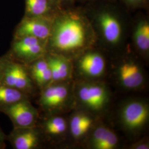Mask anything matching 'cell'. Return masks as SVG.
<instances>
[{
  "label": "cell",
  "instance_id": "obj_8",
  "mask_svg": "<svg viewBox=\"0 0 149 149\" xmlns=\"http://www.w3.org/2000/svg\"><path fill=\"white\" fill-rule=\"evenodd\" d=\"M39 135L33 127L14 128L8 139L13 149H32L39 144Z\"/></svg>",
  "mask_w": 149,
  "mask_h": 149
},
{
  "label": "cell",
  "instance_id": "obj_12",
  "mask_svg": "<svg viewBox=\"0 0 149 149\" xmlns=\"http://www.w3.org/2000/svg\"><path fill=\"white\" fill-rule=\"evenodd\" d=\"M81 71L92 77L101 76L105 69V61L100 54L89 53L84 55L79 63Z\"/></svg>",
  "mask_w": 149,
  "mask_h": 149
},
{
  "label": "cell",
  "instance_id": "obj_13",
  "mask_svg": "<svg viewBox=\"0 0 149 149\" xmlns=\"http://www.w3.org/2000/svg\"><path fill=\"white\" fill-rule=\"evenodd\" d=\"M51 71L52 81H59L67 78L70 68L68 61L59 56H49L47 59Z\"/></svg>",
  "mask_w": 149,
  "mask_h": 149
},
{
  "label": "cell",
  "instance_id": "obj_11",
  "mask_svg": "<svg viewBox=\"0 0 149 149\" xmlns=\"http://www.w3.org/2000/svg\"><path fill=\"white\" fill-rule=\"evenodd\" d=\"M120 81L128 88H137L144 81L141 71L136 64L128 62L122 64L119 70Z\"/></svg>",
  "mask_w": 149,
  "mask_h": 149
},
{
  "label": "cell",
  "instance_id": "obj_9",
  "mask_svg": "<svg viewBox=\"0 0 149 149\" xmlns=\"http://www.w3.org/2000/svg\"><path fill=\"white\" fill-rule=\"evenodd\" d=\"M99 23L106 41L113 44L119 42L122 36V27L115 16L108 12H103L99 16Z\"/></svg>",
  "mask_w": 149,
  "mask_h": 149
},
{
  "label": "cell",
  "instance_id": "obj_5",
  "mask_svg": "<svg viewBox=\"0 0 149 149\" xmlns=\"http://www.w3.org/2000/svg\"><path fill=\"white\" fill-rule=\"evenodd\" d=\"M2 84L27 93L32 90V80L26 68L11 60L7 66Z\"/></svg>",
  "mask_w": 149,
  "mask_h": 149
},
{
  "label": "cell",
  "instance_id": "obj_7",
  "mask_svg": "<svg viewBox=\"0 0 149 149\" xmlns=\"http://www.w3.org/2000/svg\"><path fill=\"white\" fill-rule=\"evenodd\" d=\"M79 97L86 106L94 110H99L106 104L107 93L102 86L88 84L82 86L79 89Z\"/></svg>",
  "mask_w": 149,
  "mask_h": 149
},
{
  "label": "cell",
  "instance_id": "obj_19",
  "mask_svg": "<svg viewBox=\"0 0 149 149\" xmlns=\"http://www.w3.org/2000/svg\"><path fill=\"white\" fill-rule=\"evenodd\" d=\"M117 144V136L113 132L108 129L101 141L95 148L97 149H112Z\"/></svg>",
  "mask_w": 149,
  "mask_h": 149
},
{
  "label": "cell",
  "instance_id": "obj_15",
  "mask_svg": "<svg viewBox=\"0 0 149 149\" xmlns=\"http://www.w3.org/2000/svg\"><path fill=\"white\" fill-rule=\"evenodd\" d=\"M92 120L84 114H78L72 118L70 129L72 135L76 138L84 135L90 128Z\"/></svg>",
  "mask_w": 149,
  "mask_h": 149
},
{
  "label": "cell",
  "instance_id": "obj_20",
  "mask_svg": "<svg viewBox=\"0 0 149 149\" xmlns=\"http://www.w3.org/2000/svg\"><path fill=\"white\" fill-rule=\"evenodd\" d=\"M11 60V55L8 54L0 57V85L2 84L7 66Z\"/></svg>",
  "mask_w": 149,
  "mask_h": 149
},
{
  "label": "cell",
  "instance_id": "obj_10",
  "mask_svg": "<svg viewBox=\"0 0 149 149\" xmlns=\"http://www.w3.org/2000/svg\"><path fill=\"white\" fill-rule=\"evenodd\" d=\"M68 95V89L64 86H49L43 91L40 104L44 108L54 109L61 105Z\"/></svg>",
  "mask_w": 149,
  "mask_h": 149
},
{
  "label": "cell",
  "instance_id": "obj_16",
  "mask_svg": "<svg viewBox=\"0 0 149 149\" xmlns=\"http://www.w3.org/2000/svg\"><path fill=\"white\" fill-rule=\"evenodd\" d=\"M134 40L139 49L144 52L149 50V25L147 22H141L139 24L134 34Z\"/></svg>",
  "mask_w": 149,
  "mask_h": 149
},
{
  "label": "cell",
  "instance_id": "obj_4",
  "mask_svg": "<svg viewBox=\"0 0 149 149\" xmlns=\"http://www.w3.org/2000/svg\"><path fill=\"white\" fill-rule=\"evenodd\" d=\"M52 24L42 17H28L24 18L16 30V37H33L45 41L49 38Z\"/></svg>",
  "mask_w": 149,
  "mask_h": 149
},
{
  "label": "cell",
  "instance_id": "obj_14",
  "mask_svg": "<svg viewBox=\"0 0 149 149\" xmlns=\"http://www.w3.org/2000/svg\"><path fill=\"white\" fill-rule=\"evenodd\" d=\"M26 93L3 84L0 85V108L26 100Z\"/></svg>",
  "mask_w": 149,
  "mask_h": 149
},
{
  "label": "cell",
  "instance_id": "obj_2",
  "mask_svg": "<svg viewBox=\"0 0 149 149\" xmlns=\"http://www.w3.org/2000/svg\"><path fill=\"white\" fill-rule=\"evenodd\" d=\"M0 112L9 117L14 128L33 127L37 118L36 109L27 99L0 108Z\"/></svg>",
  "mask_w": 149,
  "mask_h": 149
},
{
  "label": "cell",
  "instance_id": "obj_22",
  "mask_svg": "<svg viewBox=\"0 0 149 149\" xmlns=\"http://www.w3.org/2000/svg\"><path fill=\"white\" fill-rule=\"evenodd\" d=\"M149 146L147 145H145V144H141V145H137L136 146V149H149L148 148Z\"/></svg>",
  "mask_w": 149,
  "mask_h": 149
},
{
  "label": "cell",
  "instance_id": "obj_3",
  "mask_svg": "<svg viewBox=\"0 0 149 149\" xmlns=\"http://www.w3.org/2000/svg\"><path fill=\"white\" fill-rule=\"evenodd\" d=\"M44 42L33 37L17 38L12 47L14 55L25 63L35 61L40 58L44 53Z\"/></svg>",
  "mask_w": 149,
  "mask_h": 149
},
{
  "label": "cell",
  "instance_id": "obj_23",
  "mask_svg": "<svg viewBox=\"0 0 149 149\" xmlns=\"http://www.w3.org/2000/svg\"><path fill=\"white\" fill-rule=\"evenodd\" d=\"M129 2L133 3H139L141 2L143 0H127Z\"/></svg>",
  "mask_w": 149,
  "mask_h": 149
},
{
  "label": "cell",
  "instance_id": "obj_18",
  "mask_svg": "<svg viewBox=\"0 0 149 149\" xmlns=\"http://www.w3.org/2000/svg\"><path fill=\"white\" fill-rule=\"evenodd\" d=\"M45 128L46 132L50 135H59L66 130V123L63 118H52L45 123Z\"/></svg>",
  "mask_w": 149,
  "mask_h": 149
},
{
  "label": "cell",
  "instance_id": "obj_1",
  "mask_svg": "<svg viewBox=\"0 0 149 149\" xmlns=\"http://www.w3.org/2000/svg\"><path fill=\"white\" fill-rule=\"evenodd\" d=\"M50 44L55 50L74 53L85 48L90 38L85 21L75 14H68L58 18L52 26Z\"/></svg>",
  "mask_w": 149,
  "mask_h": 149
},
{
  "label": "cell",
  "instance_id": "obj_21",
  "mask_svg": "<svg viewBox=\"0 0 149 149\" xmlns=\"http://www.w3.org/2000/svg\"><path fill=\"white\" fill-rule=\"evenodd\" d=\"M6 136L0 128V149H5L6 148L5 140Z\"/></svg>",
  "mask_w": 149,
  "mask_h": 149
},
{
  "label": "cell",
  "instance_id": "obj_17",
  "mask_svg": "<svg viewBox=\"0 0 149 149\" xmlns=\"http://www.w3.org/2000/svg\"><path fill=\"white\" fill-rule=\"evenodd\" d=\"M26 11L29 17H42L49 10L48 0H26Z\"/></svg>",
  "mask_w": 149,
  "mask_h": 149
},
{
  "label": "cell",
  "instance_id": "obj_6",
  "mask_svg": "<svg viewBox=\"0 0 149 149\" xmlns=\"http://www.w3.org/2000/svg\"><path fill=\"white\" fill-rule=\"evenodd\" d=\"M149 117V108L142 102L134 101L125 105L123 109L122 118L124 125L130 129L141 127Z\"/></svg>",
  "mask_w": 149,
  "mask_h": 149
}]
</instances>
